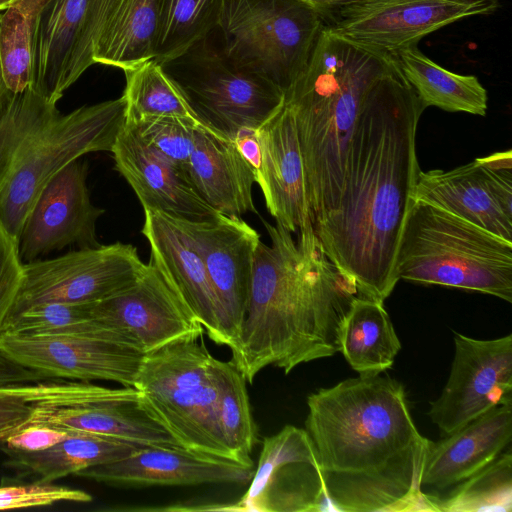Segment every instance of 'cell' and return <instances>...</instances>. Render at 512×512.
<instances>
[{
    "mask_svg": "<svg viewBox=\"0 0 512 512\" xmlns=\"http://www.w3.org/2000/svg\"><path fill=\"white\" fill-rule=\"evenodd\" d=\"M233 141L240 154L253 169L256 180L262 163V150L257 130L243 129L238 132Z\"/></svg>",
    "mask_w": 512,
    "mask_h": 512,
    "instance_id": "ee69618b",
    "label": "cell"
},
{
    "mask_svg": "<svg viewBox=\"0 0 512 512\" xmlns=\"http://www.w3.org/2000/svg\"><path fill=\"white\" fill-rule=\"evenodd\" d=\"M15 0H0V11L5 10Z\"/></svg>",
    "mask_w": 512,
    "mask_h": 512,
    "instance_id": "7dc6e473",
    "label": "cell"
},
{
    "mask_svg": "<svg viewBox=\"0 0 512 512\" xmlns=\"http://www.w3.org/2000/svg\"><path fill=\"white\" fill-rule=\"evenodd\" d=\"M307 406L305 430L333 511L435 512L421 489L431 441L400 382L360 375L311 393Z\"/></svg>",
    "mask_w": 512,
    "mask_h": 512,
    "instance_id": "7a4b0ae2",
    "label": "cell"
},
{
    "mask_svg": "<svg viewBox=\"0 0 512 512\" xmlns=\"http://www.w3.org/2000/svg\"><path fill=\"white\" fill-rule=\"evenodd\" d=\"M396 63L336 33L321 32L306 68L286 91L304 161L313 226L338 206L348 146L366 93Z\"/></svg>",
    "mask_w": 512,
    "mask_h": 512,
    "instance_id": "277c9868",
    "label": "cell"
},
{
    "mask_svg": "<svg viewBox=\"0 0 512 512\" xmlns=\"http://www.w3.org/2000/svg\"><path fill=\"white\" fill-rule=\"evenodd\" d=\"M144 267L137 249L121 242L23 263L22 285L7 320L40 303L104 300L131 285Z\"/></svg>",
    "mask_w": 512,
    "mask_h": 512,
    "instance_id": "8fae6325",
    "label": "cell"
},
{
    "mask_svg": "<svg viewBox=\"0 0 512 512\" xmlns=\"http://www.w3.org/2000/svg\"><path fill=\"white\" fill-rule=\"evenodd\" d=\"M92 306L93 303L36 304L9 318L1 332L29 336L102 338L132 346L118 331L96 320Z\"/></svg>",
    "mask_w": 512,
    "mask_h": 512,
    "instance_id": "1f68e13d",
    "label": "cell"
},
{
    "mask_svg": "<svg viewBox=\"0 0 512 512\" xmlns=\"http://www.w3.org/2000/svg\"><path fill=\"white\" fill-rule=\"evenodd\" d=\"M92 314L144 355L204 333L192 310L151 261L131 285L93 303Z\"/></svg>",
    "mask_w": 512,
    "mask_h": 512,
    "instance_id": "2e32d148",
    "label": "cell"
},
{
    "mask_svg": "<svg viewBox=\"0 0 512 512\" xmlns=\"http://www.w3.org/2000/svg\"><path fill=\"white\" fill-rule=\"evenodd\" d=\"M453 333L450 374L427 413L442 436L495 406L512 403V335L480 340Z\"/></svg>",
    "mask_w": 512,
    "mask_h": 512,
    "instance_id": "4fadbf2b",
    "label": "cell"
},
{
    "mask_svg": "<svg viewBox=\"0 0 512 512\" xmlns=\"http://www.w3.org/2000/svg\"><path fill=\"white\" fill-rule=\"evenodd\" d=\"M499 8V0H355L329 25L348 40L394 54L453 22Z\"/></svg>",
    "mask_w": 512,
    "mask_h": 512,
    "instance_id": "7c38bea8",
    "label": "cell"
},
{
    "mask_svg": "<svg viewBox=\"0 0 512 512\" xmlns=\"http://www.w3.org/2000/svg\"><path fill=\"white\" fill-rule=\"evenodd\" d=\"M427 495L435 512H511V450L502 452L488 465L456 484L444 497Z\"/></svg>",
    "mask_w": 512,
    "mask_h": 512,
    "instance_id": "836d02e7",
    "label": "cell"
},
{
    "mask_svg": "<svg viewBox=\"0 0 512 512\" xmlns=\"http://www.w3.org/2000/svg\"><path fill=\"white\" fill-rule=\"evenodd\" d=\"M257 134L262 163L256 183L269 213L291 233L313 226L298 133L285 101L257 129Z\"/></svg>",
    "mask_w": 512,
    "mask_h": 512,
    "instance_id": "603a6c76",
    "label": "cell"
},
{
    "mask_svg": "<svg viewBox=\"0 0 512 512\" xmlns=\"http://www.w3.org/2000/svg\"><path fill=\"white\" fill-rule=\"evenodd\" d=\"M326 17L299 0H222L215 33L224 56L284 94L306 68Z\"/></svg>",
    "mask_w": 512,
    "mask_h": 512,
    "instance_id": "ba28073f",
    "label": "cell"
},
{
    "mask_svg": "<svg viewBox=\"0 0 512 512\" xmlns=\"http://www.w3.org/2000/svg\"><path fill=\"white\" fill-rule=\"evenodd\" d=\"M0 347L21 364L52 378L111 381L133 387L144 354L117 341L0 333Z\"/></svg>",
    "mask_w": 512,
    "mask_h": 512,
    "instance_id": "d6986e66",
    "label": "cell"
},
{
    "mask_svg": "<svg viewBox=\"0 0 512 512\" xmlns=\"http://www.w3.org/2000/svg\"><path fill=\"white\" fill-rule=\"evenodd\" d=\"M142 234L150 246V261L192 310L208 337L225 346L221 309L185 219L145 209Z\"/></svg>",
    "mask_w": 512,
    "mask_h": 512,
    "instance_id": "ffe728a7",
    "label": "cell"
},
{
    "mask_svg": "<svg viewBox=\"0 0 512 512\" xmlns=\"http://www.w3.org/2000/svg\"><path fill=\"white\" fill-rule=\"evenodd\" d=\"M425 108L396 63L370 87L350 138L337 208L314 227L328 258L360 293L383 301L419 171L416 131Z\"/></svg>",
    "mask_w": 512,
    "mask_h": 512,
    "instance_id": "6da1fadb",
    "label": "cell"
},
{
    "mask_svg": "<svg viewBox=\"0 0 512 512\" xmlns=\"http://www.w3.org/2000/svg\"><path fill=\"white\" fill-rule=\"evenodd\" d=\"M125 1L91 0L84 33V47L90 60L93 61L96 44L107 32Z\"/></svg>",
    "mask_w": 512,
    "mask_h": 512,
    "instance_id": "b9f144b4",
    "label": "cell"
},
{
    "mask_svg": "<svg viewBox=\"0 0 512 512\" xmlns=\"http://www.w3.org/2000/svg\"><path fill=\"white\" fill-rule=\"evenodd\" d=\"M88 164L80 158L57 173L30 210L18 241L22 262H31L71 245L97 247V219L87 186Z\"/></svg>",
    "mask_w": 512,
    "mask_h": 512,
    "instance_id": "e0dca14e",
    "label": "cell"
},
{
    "mask_svg": "<svg viewBox=\"0 0 512 512\" xmlns=\"http://www.w3.org/2000/svg\"><path fill=\"white\" fill-rule=\"evenodd\" d=\"M49 0H15L0 14V57L12 92L32 84V39L38 15Z\"/></svg>",
    "mask_w": 512,
    "mask_h": 512,
    "instance_id": "e575fe53",
    "label": "cell"
},
{
    "mask_svg": "<svg viewBox=\"0 0 512 512\" xmlns=\"http://www.w3.org/2000/svg\"><path fill=\"white\" fill-rule=\"evenodd\" d=\"M402 280L512 302V242L434 205L413 201L397 258Z\"/></svg>",
    "mask_w": 512,
    "mask_h": 512,
    "instance_id": "8992f818",
    "label": "cell"
},
{
    "mask_svg": "<svg viewBox=\"0 0 512 512\" xmlns=\"http://www.w3.org/2000/svg\"><path fill=\"white\" fill-rule=\"evenodd\" d=\"M413 201L434 205L512 242V153L451 170H420Z\"/></svg>",
    "mask_w": 512,
    "mask_h": 512,
    "instance_id": "5bb4252c",
    "label": "cell"
},
{
    "mask_svg": "<svg viewBox=\"0 0 512 512\" xmlns=\"http://www.w3.org/2000/svg\"><path fill=\"white\" fill-rule=\"evenodd\" d=\"M144 447L133 442L90 434L72 433L68 438L41 451H20L1 447L7 456L4 464L21 477L33 476L53 482L89 467L124 458Z\"/></svg>",
    "mask_w": 512,
    "mask_h": 512,
    "instance_id": "4316f807",
    "label": "cell"
},
{
    "mask_svg": "<svg viewBox=\"0 0 512 512\" xmlns=\"http://www.w3.org/2000/svg\"><path fill=\"white\" fill-rule=\"evenodd\" d=\"M85 491L37 480L27 484L0 486V510L50 506L62 501L90 502Z\"/></svg>",
    "mask_w": 512,
    "mask_h": 512,
    "instance_id": "74e56055",
    "label": "cell"
},
{
    "mask_svg": "<svg viewBox=\"0 0 512 512\" xmlns=\"http://www.w3.org/2000/svg\"><path fill=\"white\" fill-rule=\"evenodd\" d=\"M222 0H165L156 54L170 62L208 36L217 26Z\"/></svg>",
    "mask_w": 512,
    "mask_h": 512,
    "instance_id": "d590c367",
    "label": "cell"
},
{
    "mask_svg": "<svg viewBox=\"0 0 512 512\" xmlns=\"http://www.w3.org/2000/svg\"><path fill=\"white\" fill-rule=\"evenodd\" d=\"M33 412L28 425H44L144 446L181 447L138 405L133 387L109 388L55 378L29 383ZM27 425V426H28Z\"/></svg>",
    "mask_w": 512,
    "mask_h": 512,
    "instance_id": "30bf717a",
    "label": "cell"
},
{
    "mask_svg": "<svg viewBox=\"0 0 512 512\" xmlns=\"http://www.w3.org/2000/svg\"><path fill=\"white\" fill-rule=\"evenodd\" d=\"M219 303L225 346L236 350L246 314L254 256L261 237L242 217L188 220Z\"/></svg>",
    "mask_w": 512,
    "mask_h": 512,
    "instance_id": "ac0fdd59",
    "label": "cell"
},
{
    "mask_svg": "<svg viewBox=\"0 0 512 512\" xmlns=\"http://www.w3.org/2000/svg\"><path fill=\"white\" fill-rule=\"evenodd\" d=\"M28 384L0 385V441L30 421L33 402Z\"/></svg>",
    "mask_w": 512,
    "mask_h": 512,
    "instance_id": "ab89813d",
    "label": "cell"
},
{
    "mask_svg": "<svg viewBox=\"0 0 512 512\" xmlns=\"http://www.w3.org/2000/svg\"><path fill=\"white\" fill-rule=\"evenodd\" d=\"M72 433L44 425H28L0 441L1 447L20 451H41L68 438Z\"/></svg>",
    "mask_w": 512,
    "mask_h": 512,
    "instance_id": "60d3db41",
    "label": "cell"
},
{
    "mask_svg": "<svg viewBox=\"0 0 512 512\" xmlns=\"http://www.w3.org/2000/svg\"><path fill=\"white\" fill-rule=\"evenodd\" d=\"M9 91H11V90L8 89V87L5 83V79L3 76L2 62H1V57H0V106Z\"/></svg>",
    "mask_w": 512,
    "mask_h": 512,
    "instance_id": "bcb514c9",
    "label": "cell"
},
{
    "mask_svg": "<svg viewBox=\"0 0 512 512\" xmlns=\"http://www.w3.org/2000/svg\"><path fill=\"white\" fill-rule=\"evenodd\" d=\"M264 224L271 244L260 241L257 246L241 336L231 359L248 383L269 365L288 374L300 364L340 352L344 319L362 295L328 258L313 226L294 240L281 225Z\"/></svg>",
    "mask_w": 512,
    "mask_h": 512,
    "instance_id": "3957f363",
    "label": "cell"
},
{
    "mask_svg": "<svg viewBox=\"0 0 512 512\" xmlns=\"http://www.w3.org/2000/svg\"><path fill=\"white\" fill-rule=\"evenodd\" d=\"M198 339L180 340L143 356L133 383L137 403L181 447L236 462L218 422L216 358Z\"/></svg>",
    "mask_w": 512,
    "mask_h": 512,
    "instance_id": "52a82bcc",
    "label": "cell"
},
{
    "mask_svg": "<svg viewBox=\"0 0 512 512\" xmlns=\"http://www.w3.org/2000/svg\"><path fill=\"white\" fill-rule=\"evenodd\" d=\"M199 194L222 215L256 212L254 171L235 142L215 129H199L187 167Z\"/></svg>",
    "mask_w": 512,
    "mask_h": 512,
    "instance_id": "484cf974",
    "label": "cell"
},
{
    "mask_svg": "<svg viewBox=\"0 0 512 512\" xmlns=\"http://www.w3.org/2000/svg\"><path fill=\"white\" fill-rule=\"evenodd\" d=\"M111 153L115 169L144 210L193 221L220 215L199 194L187 171L144 141L132 125L125 123Z\"/></svg>",
    "mask_w": 512,
    "mask_h": 512,
    "instance_id": "7402d4cb",
    "label": "cell"
},
{
    "mask_svg": "<svg viewBox=\"0 0 512 512\" xmlns=\"http://www.w3.org/2000/svg\"><path fill=\"white\" fill-rule=\"evenodd\" d=\"M165 0H126L93 51L95 64L123 71L156 54Z\"/></svg>",
    "mask_w": 512,
    "mask_h": 512,
    "instance_id": "f546056e",
    "label": "cell"
},
{
    "mask_svg": "<svg viewBox=\"0 0 512 512\" xmlns=\"http://www.w3.org/2000/svg\"><path fill=\"white\" fill-rule=\"evenodd\" d=\"M91 0H49L37 17L32 39V84L57 104L91 66L84 33Z\"/></svg>",
    "mask_w": 512,
    "mask_h": 512,
    "instance_id": "cb8c5ba5",
    "label": "cell"
},
{
    "mask_svg": "<svg viewBox=\"0 0 512 512\" xmlns=\"http://www.w3.org/2000/svg\"><path fill=\"white\" fill-rule=\"evenodd\" d=\"M319 11L326 18L333 16L344 5L355 0H299Z\"/></svg>",
    "mask_w": 512,
    "mask_h": 512,
    "instance_id": "f6af8a7d",
    "label": "cell"
},
{
    "mask_svg": "<svg viewBox=\"0 0 512 512\" xmlns=\"http://www.w3.org/2000/svg\"><path fill=\"white\" fill-rule=\"evenodd\" d=\"M125 123L123 96L61 114L31 87L8 92L0 106V221L17 244L47 183L85 154L111 152Z\"/></svg>",
    "mask_w": 512,
    "mask_h": 512,
    "instance_id": "5b68a950",
    "label": "cell"
},
{
    "mask_svg": "<svg viewBox=\"0 0 512 512\" xmlns=\"http://www.w3.org/2000/svg\"><path fill=\"white\" fill-rule=\"evenodd\" d=\"M392 55L425 109L434 106L448 112L486 115L488 94L476 76L457 74L441 67L417 46Z\"/></svg>",
    "mask_w": 512,
    "mask_h": 512,
    "instance_id": "f1b7e54d",
    "label": "cell"
},
{
    "mask_svg": "<svg viewBox=\"0 0 512 512\" xmlns=\"http://www.w3.org/2000/svg\"><path fill=\"white\" fill-rule=\"evenodd\" d=\"M218 422L234 460L253 467L252 450L257 429L252 416L246 380L232 360H215Z\"/></svg>",
    "mask_w": 512,
    "mask_h": 512,
    "instance_id": "d6a6232c",
    "label": "cell"
},
{
    "mask_svg": "<svg viewBox=\"0 0 512 512\" xmlns=\"http://www.w3.org/2000/svg\"><path fill=\"white\" fill-rule=\"evenodd\" d=\"M162 67L201 119L232 140L257 130L284 102L279 87L232 64L210 34Z\"/></svg>",
    "mask_w": 512,
    "mask_h": 512,
    "instance_id": "9c48e42d",
    "label": "cell"
},
{
    "mask_svg": "<svg viewBox=\"0 0 512 512\" xmlns=\"http://www.w3.org/2000/svg\"><path fill=\"white\" fill-rule=\"evenodd\" d=\"M401 349L400 340L384 302L356 297L344 319L340 352L360 375L381 374L390 369Z\"/></svg>",
    "mask_w": 512,
    "mask_h": 512,
    "instance_id": "83f0119b",
    "label": "cell"
},
{
    "mask_svg": "<svg viewBox=\"0 0 512 512\" xmlns=\"http://www.w3.org/2000/svg\"><path fill=\"white\" fill-rule=\"evenodd\" d=\"M126 123L132 125L144 141L186 171L198 130L214 129L170 116L148 117Z\"/></svg>",
    "mask_w": 512,
    "mask_h": 512,
    "instance_id": "8d00e7d4",
    "label": "cell"
},
{
    "mask_svg": "<svg viewBox=\"0 0 512 512\" xmlns=\"http://www.w3.org/2000/svg\"><path fill=\"white\" fill-rule=\"evenodd\" d=\"M253 467L183 447L144 446L116 461L89 467L76 476L111 486H191L247 483Z\"/></svg>",
    "mask_w": 512,
    "mask_h": 512,
    "instance_id": "44dd1931",
    "label": "cell"
},
{
    "mask_svg": "<svg viewBox=\"0 0 512 512\" xmlns=\"http://www.w3.org/2000/svg\"><path fill=\"white\" fill-rule=\"evenodd\" d=\"M512 403L493 407L438 442H430L421 489L445 490L476 473L510 444Z\"/></svg>",
    "mask_w": 512,
    "mask_h": 512,
    "instance_id": "d4e9b609",
    "label": "cell"
},
{
    "mask_svg": "<svg viewBox=\"0 0 512 512\" xmlns=\"http://www.w3.org/2000/svg\"><path fill=\"white\" fill-rule=\"evenodd\" d=\"M235 511H333L306 430L284 426L266 437L250 486Z\"/></svg>",
    "mask_w": 512,
    "mask_h": 512,
    "instance_id": "9a60e30c",
    "label": "cell"
},
{
    "mask_svg": "<svg viewBox=\"0 0 512 512\" xmlns=\"http://www.w3.org/2000/svg\"><path fill=\"white\" fill-rule=\"evenodd\" d=\"M50 379L55 378L21 364L0 347V385L35 383Z\"/></svg>",
    "mask_w": 512,
    "mask_h": 512,
    "instance_id": "7bdbcfd3",
    "label": "cell"
},
{
    "mask_svg": "<svg viewBox=\"0 0 512 512\" xmlns=\"http://www.w3.org/2000/svg\"><path fill=\"white\" fill-rule=\"evenodd\" d=\"M23 275L18 244L0 221V333L22 285Z\"/></svg>",
    "mask_w": 512,
    "mask_h": 512,
    "instance_id": "f35d334b",
    "label": "cell"
},
{
    "mask_svg": "<svg viewBox=\"0 0 512 512\" xmlns=\"http://www.w3.org/2000/svg\"><path fill=\"white\" fill-rule=\"evenodd\" d=\"M126 87V121L170 116L211 127L192 107L181 87L155 60L124 70ZM213 128V127H211Z\"/></svg>",
    "mask_w": 512,
    "mask_h": 512,
    "instance_id": "4dcf8cb0",
    "label": "cell"
}]
</instances>
